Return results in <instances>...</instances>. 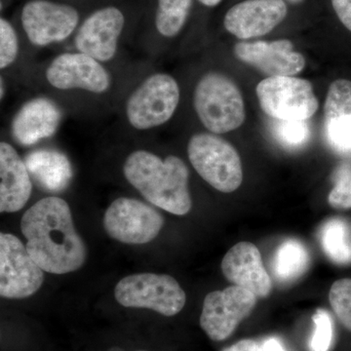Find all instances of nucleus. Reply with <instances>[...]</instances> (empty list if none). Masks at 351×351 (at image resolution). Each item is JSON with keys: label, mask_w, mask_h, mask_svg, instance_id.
<instances>
[{"label": "nucleus", "mask_w": 351, "mask_h": 351, "mask_svg": "<svg viewBox=\"0 0 351 351\" xmlns=\"http://www.w3.org/2000/svg\"><path fill=\"white\" fill-rule=\"evenodd\" d=\"M32 82L41 95L66 110H90L119 106L130 87L122 86L121 76L110 66L77 51H66L32 71Z\"/></svg>", "instance_id": "f257e3e1"}, {"label": "nucleus", "mask_w": 351, "mask_h": 351, "mask_svg": "<svg viewBox=\"0 0 351 351\" xmlns=\"http://www.w3.org/2000/svg\"><path fill=\"white\" fill-rule=\"evenodd\" d=\"M21 230L29 255L44 271L69 274L86 261V246L76 232L71 208L59 196H47L29 208L21 219Z\"/></svg>", "instance_id": "f03ea898"}, {"label": "nucleus", "mask_w": 351, "mask_h": 351, "mask_svg": "<svg viewBox=\"0 0 351 351\" xmlns=\"http://www.w3.org/2000/svg\"><path fill=\"white\" fill-rule=\"evenodd\" d=\"M122 173L130 186L154 206L177 216L191 210L189 170L180 157H161L147 149L129 152Z\"/></svg>", "instance_id": "7ed1b4c3"}, {"label": "nucleus", "mask_w": 351, "mask_h": 351, "mask_svg": "<svg viewBox=\"0 0 351 351\" xmlns=\"http://www.w3.org/2000/svg\"><path fill=\"white\" fill-rule=\"evenodd\" d=\"M181 87L166 71L140 76L120 103L121 120L132 133H152L166 125L177 112Z\"/></svg>", "instance_id": "20e7f679"}, {"label": "nucleus", "mask_w": 351, "mask_h": 351, "mask_svg": "<svg viewBox=\"0 0 351 351\" xmlns=\"http://www.w3.org/2000/svg\"><path fill=\"white\" fill-rule=\"evenodd\" d=\"M193 106L202 126L216 135L237 130L246 119L239 87L219 71H208L198 78L193 92Z\"/></svg>", "instance_id": "39448f33"}, {"label": "nucleus", "mask_w": 351, "mask_h": 351, "mask_svg": "<svg viewBox=\"0 0 351 351\" xmlns=\"http://www.w3.org/2000/svg\"><path fill=\"white\" fill-rule=\"evenodd\" d=\"M186 151L193 169L212 188L230 193L241 186V158L235 147L221 136L210 132L193 134Z\"/></svg>", "instance_id": "423d86ee"}, {"label": "nucleus", "mask_w": 351, "mask_h": 351, "mask_svg": "<svg viewBox=\"0 0 351 351\" xmlns=\"http://www.w3.org/2000/svg\"><path fill=\"white\" fill-rule=\"evenodd\" d=\"M120 306L147 308L174 316L186 304V293L172 276L167 274H137L122 278L114 289Z\"/></svg>", "instance_id": "0eeeda50"}, {"label": "nucleus", "mask_w": 351, "mask_h": 351, "mask_svg": "<svg viewBox=\"0 0 351 351\" xmlns=\"http://www.w3.org/2000/svg\"><path fill=\"white\" fill-rule=\"evenodd\" d=\"M21 25L27 43L34 48L63 43L80 25L77 9L52 0H29L21 10Z\"/></svg>", "instance_id": "6e6552de"}, {"label": "nucleus", "mask_w": 351, "mask_h": 351, "mask_svg": "<svg viewBox=\"0 0 351 351\" xmlns=\"http://www.w3.org/2000/svg\"><path fill=\"white\" fill-rule=\"evenodd\" d=\"M256 94L263 112L276 120L306 121L319 108L311 82L294 76L265 78Z\"/></svg>", "instance_id": "1a4fd4ad"}, {"label": "nucleus", "mask_w": 351, "mask_h": 351, "mask_svg": "<svg viewBox=\"0 0 351 351\" xmlns=\"http://www.w3.org/2000/svg\"><path fill=\"white\" fill-rule=\"evenodd\" d=\"M125 25V15L119 7L110 5L97 9L80 24L73 36L71 50L115 66L121 54Z\"/></svg>", "instance_id": "9d476101"}, {"label": "nucleus", "mask_w": 351, "mask_h": 351, "mask_svg": "<svg viewBox=\"0 0 351 351\" xmlns=\"http://www.w3.org/2000/svg\"><path fill=\"white\" fill-rule=\"evenodd\" d=\"M163 225V216L156 208L131 197L112 201L104 216L106 232L124 244L149 243L159 234Z\"/></svg>", "instance_id": "9b49d317"}, {"label": "nucleus", "mask_w": 351, "mask_h": 351, "mask_svg": "<svg viewBox=\"0 0 351 351\" xmlns=\"http://www.w3.org/2000/svg\"><path fill=\"white\" fill-rule=\"evenodd\" d=\"M44 270L27 246L10 233L0 234V295L5 299L31 297L43 286Z\"/></svg>", "instance_id": "f8f14e48"}, {"label": "nucleus", "mask_w": 351, "mask_h": 351, "mask_svg": "<svg viewBox=\"0 0 351 351\" xmlns=\"http://www.w3.org/2000/svg\"><path fill=\"white\" fill-rule=\"evenodd\" d=\"M257 298L250 291L237 285L209 293L203 302L201 328L212 341H225L252 313Z\"/></svg>", "instance_id": "ddd939ff"}, {"label": "nucleus", "mask_w": 351, "mask_h": 351, "mask_svg": "<svg viewBox=\"0 0 351 351\" xmlns=\"http://www.w3.org/2000/svg\"><path fill=\"white\" fill-rule=\"evenodd\" d=\"M235 57L242 63L257 69L267 77L295 76L306 68V59L295 50L289 39L240 41L235 44Z\"/></svg>", "instance_id": "4468645a"}, {"label": "nucleus", "mask_w": 351, "mask_h": 351, "mask_svg": "<svg viewBox=\"0 0 351 351\" xmlns=\"http://www.w3.org/2000/svg\"><path fill=\"white\" fill-rule=\"evenodd\" d=\"M287 15L285 0H244L228 9L223 27L228 34L247 41L267 36Z\"/></svg>", "instance_id": "2eb2a0df"}, {"label": "nucleus", "mask_w": 351, "mask_h": 351, "mask_svg": "<svg viewBox=\"0 0 351 351\" xmlns=\"http://www.w3.org/2000/svg\"><path fill=\"white\" fill-rule=\"evenodd\" d=\"M64 108L56 101L38 95L23 104L11 121V137L23 147H32L53 137L61 125Z\"/></svg>", "instance_id": "dca6fc26"}, {"label": "nucleus", "mask_w": 351, "mask_h": 351, "mask_svg": "<svg viewBox=\"0 0 351 351\" xmlns=\"http://www.w3.org/2000/svg\"><path fill=\"white\" fill-rule=\"evenodd\" d=\"M223 276L234 285L250 291L258 298L271 292V279L262 261L260 251L250 242H239L221 261Z\"/></svg>", "instance_id": "f3484780"}, {"label": "nucleus", "mask_w": 351, "mask_h": 351, "mask_svg": "<svg viewBox=\"0 0 351 351\" xmlns=\"http://www.w3.org/2000/svg\"><path fill=\"white\" fill-rule=\"evenodd\" d=\"M34 181L25 159L11 143L0 142V211L15 213L31 198Z\"/></svg>", "instance_id": "a211bd4d"}, {"label": "nucleus", "mask_w": 351, "mask_h": 351, "mask_svg": "<svg viewBox=\"0 0 351 351\" xmlns=\"http://www.w3.org/2000/svg\"><path fill=\"white\" fill-rule=\"evenodd\" d=\"M324 130L335 152L351 156V80H334L324 104Z\"/></svg>", "instance_id": "6ab92c4d"}, {"label": "nucleus", "mask_w": 351, "mask_h": 351, "mask_svg": "<svg viewBox=\"0 0 351 351\" xmlns=\"http://www.w3.org/2000/svg\"><path fill=\"white\" fill-rule=\"evenodd\" d=\"M25 161L32 181L47 193H61L73 179V167L68 157L56 149L32 151Z\"/></svg>", "instance_id": "aec40b11"}, {"label": "nucleus", "mask_w": 351, "mask_h": 351, "mask_svg": "<svg viewBox=\"0 0 351 351\" xmlns=\"http://www.w3.org/2000/svg\"><path fill=\"white\" fill-rule=\"evenodd\" d=\"M193 0H156L154 29L159 38L172 39L179 36L191 14Z\"/></svg>", "instance_id": "412c9836"}, {"label": "nucleus", "mask_w": 351, "mask_h": 351, "mask_svg": "<svg viewBox=\"0 0 351 351\" xmlns=\"http://www.w3.org/2000/svg\"><path fill=\"white\" fill-rule=\"evenodd\" d=\"M309 265V254L301 242L295 239L284 241L277 249L272 269L279 281H292L304 274Z\"/></svg>", "instance_id": "4be33fe9"}, {"label": "nucleus", "mask_w": 351, "mask_h": 351, "mask_svg": "<svg viewBox=\"0 0 351 351\" xmlns=\"http://www.w3.org/2000/svg\"><path fill=\"white\" fill-rule=\"evenodd\" d=\"M321 244L328 257L339 265L351 263L350 228L341 219L326 221L320 232Z\"/></svg>", "instance_id": "5701e85b"}, {"label": "nucleus", "mask_w": 351, "mask_h": 351, "mask_svg": "<svg viewBox=\"0 0 351 351\" xmlns=\"http://www.w3.org/2000/svg\"><path fill=\"white\" fill-rule=\"evenodd\" d=\"M22 45L19 34L6 18L0 19V71L1 75H12L22 61Z\"/></svg>", "instance_id": "b1692460"}, {"label": "nucleus", "mask_w": 351, "mask_h": 351, "mask_svg": "<svg viewBox=\"0 0 351 351\" xmlns=\"http://www.w3.org/2000/svg\"><path fill=\"white\" fill-rule=\"evenodd\" d=\"M274 134L286 149H301L311 138V128L302 120H276Z\"/></svg>", "instance_id": "393cba45"}, {"label": "nucleus", "mask_w": 351, "mask_h": 351, "mask_svg": "<svg viewBox=\"0 0 351 351\" xmlns=\"http://www.w3.org/2000/svg\"><path fill=\"white\" fill-rule=\"evenodd\" d=\"M329 301L341 324L351 331V278L339 279L332 284Z\"/></svg>", "instance_id": "a878e982"}, {"label": "nucleus", "mask_w": 351, "mask_h": 351, "mask_svg": "<svg viewBox=\"0 0 351 351\" xmlns=\"http://www.w3.org/2000/svg\"><path fill=\"white\" fill-rule=\"evenodd\" d=\"M314 331L309 351H329L334 339V322L331 315L324 309H317L313 316Z\"/></svg>", "instance_id": "bb28decb"}, {"label": "nucleus", "mask_w": 351, "mask_h": 351, "mask_svg": "<svg viewBox=\"0 0 351 351\" xmlns=\"http://www.w3.org/2000/svg\"><path fill=\"white\" fill-rule=\"evenodd\" d=\"M328 202L335 209H351L350 166H343L336 173L334 188L330 191Z\"/></svg>", "instance_id": "cd10ccee"}, {"label": "nucleus", "mask_w": 351, "mask_h": 351, "mask_svg": "<svg viewBox=\"0 0 351 351\" xmlns=\"http://www.w3.org/2000/svg\"><path fill=\"white\" fill-rule=\"evenodd\" d=\"M331 3L337 18L351 34V0H331Z\"/></svg>", "instance_id": "c85d7f7f"}, {"label": "nucleus", "mask_w": 351, "mask_h": 351, "mask_svg": "<svg viewBox=\"0 0 351 351\" xmlns=\"http://www.w3.org/2000/svg\"><path fill=\"white\" fill-rule=\"evenodd\" d=\"M221 351H263L262 346L254 339H242Z\"/></svg>", "instance_id": "c756f323"}, {"label": "nucleus", "mask_w": 351, "mask_h": 351, "mask_svg": "<svg viewBox=\"0 0 351 351\" xmlns=\"http://www.w3.org/2000/svg\"><path fill=\"white\" fill-rule=\"evenodd\" d=\"M263 351H286L278 339L269 338L263 341Z\"/></svg>", "instance_id": "7c9ffc66"}, {"label": "nucleus", "mask_w": 351, "mask_h": 351, "mask_svg": "<svg viewBox=\"0 0 351 351\" xmlns=\"http://www.w3.org/2000/svg\"><path fill=\"white\" fill-rule=\"evenodd\" d=\"M7 78L4 75H0V100L1 101H3L4 98H5L6 93H7V87H8V85H7L6 83Z\"/></svg>", "instance_id": "2f4dec72"}, {"label": "nucleus", "mask_w": 351, "mask_h": 351, "mask_svg": "<svg viewBox=\"0 0 351 351\" xmlns=\"http://www.w3.org/2000/svg\"><path fill=\"white\" fill-rule=\"evenodd\" d=\"M202 5L206 7H216L221 3L223 0H198Z\"/></svg>", "instance_id": "473e14b6"}, {"label": "nucleus", "mask_w": 351, "mask_h": 351, "mask_svg": "<svg viewBox=\"0 0 351 351\" xmlns=\"http://www.w3.org/2000/svg\"><path fill=\"white\" fill-rule=\"evenodd\" d=\"M287 1L291 2L293 4H300L302 2H304V0H287Z\"/></svg>", "instance_id": "72a5a7b5"}, {"label": "nucleus", "mask_w": 351, "mask_h": 351, "mask_svg": "<svg viewBox=\"0 0 351 351\" xmlns=\"http://www.w3.org/2000/svg\"><path fill=\"white\" fill-rule=\"evenodd\" d=\"M137 351H147V350H137Z\"/></svg>", "instance_id": "f704fd0d"}]
</instances>
